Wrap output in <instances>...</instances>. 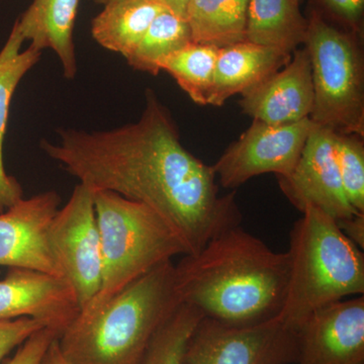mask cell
I'll return each instance as SVG.
<instances>
[{
  "mask_svg": "<svg viewBox=\"0 0 364 364\" xmlns=\"http://www.w3.org/2000/svg\"><path fill=\"white\" fill-rule=\"evenodd\" d=\"M145 100L134 123L105 131L60 129L58 141L40 146L79 183L152 208L193 255L240 225V210L233 195L220 193L213 166L184 147L156 93L148 88Z\"/></svg>",
  "mask_w": 364,
  "mask_h": 364,
  "instance_id": "cell-1",
  "label": "cell"
},
{
  "mask_svg": "<svg viewBox=\"0 0 364 364\" xmlns=\"http://www.w3.org/2000/svg\"><path fill=\"white\" fill-rule=\"evenodd\" d=\"M289 252H277L240 226L228 228L176 264L181 304L227 325L279 317L289 286Z\"/></svg>",
  "mask_w": 364,
  "mask_h": 364,
  "instance_id": "cell-2",
  "label": "cell"
},
{
  "mask_svg": "<svg viewBox=\"0 0 364 364\" xmlns=\"http://www.w3.org/2000/svg\"><path fill=\"white\" fill-rule=\"evenodd\" d=\"M181 305L176 264L168 261L97 310L79 313L58 337L60 350L69 364H139Z\"/></svg>",
  "mask_w": 364,
  "mask_h": 364,
  "instance_id": "cell-3",
  "label": "cell"
},
{
  "mask_svg": "<svg viewBox=\"0 0 364 364\" xmlns=\"http://www.w3.org/2000/svg\"><path fill=\"white\" fill-rule=\"evenodd\" d=\"M291 231L289 286L279 318L298 332L318 309L363 296L364 255L337 222L306 205Z\"/></svg>",
  "mask_w": 364,
  "mask_h": 364,
  "instance_id": "cell-4",
  "label": "cell"
},
{
  "mask_svg": "<svg viewBox=\"0 0 364 364\" xmlns=\"http://www.w3.org/2000/svg\"><path fill=\"white\" fill-rule=\"evenodd\" d=\"M102 246V286L80 313L97 310L163 263L186 255L183 244L152 208L107 191H93Z\"/></svg>",
  "mask_w": 364,
  "mask_h": 364,
  "instance_id": "cell-5",
  "label": "cell"
},
{
  "mask_svg": "<svg viewBox=\"0 0 364 364\" xmlns=\"http://www.w3.org/2000/svg\"><path fill=\"white\" fill-rule=\"evenodd\" d=\"M314 105L310 119L335 133L364 136V61L360 39L325 20L308 18Z\"/></svg>",
  "mask_w": 364,
  "mask_h": 364,
  "instance_id": "cell-6",
  "label": "cell"
},
{
  "mask_svg": "<svg viewBox=\"0 0 364 364\" xmlns=\"http://www.w3.org/2000/svg\"><path fill=\"white\" fill-rule=\"evenodd\" d=\"M298 354V332L279 317L248 326L203 318L189 339L186 363L291 364Z\"/></svg>",
  "mask_w": 364,
  "mask_h": 364,
  "instance_id": "cell-7",
  "label": "cell"
},
{
  "mask_svg": "<svg viewBox=\"0 0 364 364\" xmlns=\"http://www.w3.org/2000/svg\"><path fill=\"white\" fill-rule=\"evenodd\" d=\"M49 240L62 275L77 294L81 312L102 286V246L92 189L78 182L53 219Z\"/></svg>",
  "mask_w": 364,
  "mask_h": 364,
  "instance_id": "cell-8",
  "label": "cell"
},
{
  "mask_svg": "<svg viewBox=\"0 0 364 364\" xmlns=\"http://www.w3.org/2000/svg\"><path fill=\"white\" fill-rule=\"evenodd\" d=\"M313 126L310 117L279 126L253 119L213 166L219 183L232 189L262 174L289 176L301 157Z\"/></svg>",
  "mask_w": 364,
  "mask_h": 364,
  "instance_id": "cell-9",
  "label": "cell"
},
{
  "mask_svg": "<svg viewBox=\"0 0 364 364\" xmlns=\"http://www.w3.org/2000/svg\"><path fill=\"white\" fill-rule=\"evenodd\" d=\"M279 188L299 212L313 205L337 223L359 215L351 207L340 178L335 132L314 124L293 171L277 177Z\"/></svg>",
  "mask_w": 364,
  "mask_h": 364,
  "instance_id": "cell-10",
  "label": "cell"
},
{
  "mask_svg": "<svg viewBox=\"0 0 364 364\" xmlns=\"http://www.w3.org/2000/svg\"><path fill=\"white\" fill-rule=\"evenodd\" d=\"M61 203L57 191H48L21 198L0 213V267L63 277L49 240L50 227Z\"/></svg>",
  "mask_w": 364,
  "mask_h": 364,
  "instance_id": "cell-11",
  "label": "cell"
},
{
  "mask_svg": "<svg viewBox=\"0 0 364 364\" xmlns=\"http://www.w3.org/2000/svg\"><path fill=\"white\" fill-rule=\"evenodd\" d=\"M79 313L77 294L65 277L9 268L0 280V321L35 318L60 336Z\"/></svg>",
  "mask_w": 364,
  "mask_h": 364,
  "instance_id": "cell-12",
  "label": "cell"
},
{
  "mask_svg": "<svg viewBox=\"0 0 364 364\" xmlns=\"http://www.w3.org/2000/svg\"><path fill=\"white\" fill-rule=\"evenodd\" d=\"M299 364H364V296L318 309L298 331Z\"/></svg>",
  "mask_w": 364,
  "mask_h": 364,
  "instance_id": "cell-13",
  "label": "cell"
},
{
  "mask_svg": "<svg viewBox=\"0 0 364 364\" xmlns=\"http://www.w3.org/2000/svg\"><path fill=\"white\" fill-rule=\"evenodd\" d=\"M240 105L244 114L253 119L275 126L310 117L314 86L312 67L306 48L296 49L286 66L243 93Z\"/></svg>",
  "mask_w": 364,
  "mask_h": 364,
  "instance_id": "cell-14",
  "label": "cell"
},
{
  "mask_svg": "<svg viewBox=\"0 0 364 364\" xmlns=\"http://www.w3.org/2000/svg\"><path fill=\"white\" fill-rule=\"evenodd\" d=\"M291 55L248 41L221 48L208 105L222 107L230 97L259 85L286 66Z\"/></svg>",
  "mask_w": 364,
  "mask_h": 364,
  "instance_id": "cell-15",
  "label": "cell"
},
{
  "mask_svg": "<svg viewBox=\"0 0 364 364\" xmlns=\"http://www.w3.org/2000/svg\"><path fill=\"white\" fill-rule=\"evenodd\" d=\"M79 0H33L16 21L23 40L42 52L49 49L58 57L66 79L75 78L78 71L74 28Z\"/></svg>",
  "mask_w": 364,
  "mask_h": 364,
  "instance_id": "cell-16",
  "label": "cell"
},
{
  "mask_svg": "<svg viewBox=\"0 0 364 364\" xmlns=\"http://www.w3.org/2000/svg\"><path fill=\"white\" fill-rule=\"evenodd\" d=\"M23 43L25 40L14 23L9 39L0 50V213L23 198L20 182L7 173L4 159V136L14 91L42 55L32 46L21 50Z\"/></svg>",
  "mask_w": 364,
  "mask_h": 364,
  "instance_id": "cell-17",
  "label": "cell"
},
{
  "mask_svg": "<svg viewBox=\"0 0 364 364\" xmlns=\"http://www.w3.org/2000/svg\"><path fill=\"white\" fill-rule=\"evenodd\" d=\"M166 6L159 0H114L91 23V35L105 49L129 58L151 23Z\"/></svg>",
  "mask_w": 364,
  "mask_h": 364,
  "instance_id": "cell-18",
  "label": "cell"
},
{
  "mask_svg": "<svg viewBox=\"0 0 364 364\" xmlns=\"http://www.w3.org/2000/svg\"><path fill=\"white\" fill-rule=\"evenodd\" d=\"M299 0H249L246 41L293 54L305 44L308 18Z\"/></svg>",
  "mask_w": 364,
  "mask_h": 364,
  "instance_id": "cell-19",
  "label": "cell"
},
{
  "mask_svg": "<svg viewBox=\"0 0 364 364\" xmlns=\"http://www.w3.org/2000/svg\"><path fill=\"white\" fill-rule=\"evenodd\" d=\"M249 0H189L191 41L221 48L246 41Z\"/></svg>",
  "mask_w": 364,
  "mask_h": 364,
  "instance_id": "cell-20",
  "label": "cell"
},
{
  "mask_svg": "<svg viewBox=\"0 0 364 364\" xmlns=\"http://www.w3.org/2000/svg\"><path fill=\"white\" fill-rule=\"evenodd\" d=\"M191 42L186 16L166 7L153 20L135 51L126 60L136 71L158 75L161 72L159 62Z\"/></svg>",
  "mask_w": 364,
  "mask_h": 364,
  "instance_id": "cell-21",
  "label": "cell"
},
{
  "mask_svg": "<svg viewBox=\"0 0 364 364\" xmlns=\"http://www.w3.org/2000/svg\"><path fill=\"white\" fill-rule=\"evenodd\" d=\"M219 50L214 46L191 42L162 59L158 67L176 79L193 102L208 105Z\"/></svg>",
  "mask_w": 364,
  "mask_h": 364,
  "instance_id": "cell-22",
  "label": "cell"
},
{
  "mask_svg": "<svg viewBox=\"0 0 364 364\" xmlns=\"http://www.w3.org/2000/svg\"><path fill=\"white\" fill-rule=\"evenodd\" d=\"M203 318L200 311L181 304L158 330L139 364H186V347Z\"/></svg>",
  "mask_w": 364,
  "mask_h": 364,
  "instance_id": "cell-23",
  "label": "cell"
},
{
  "mask_svg": "<svg viewBox=\"0 0 364 364\" xmlns=\"http://www.w3.org/2000/svg\"><path fill=\"white\" fill-rule=\"evenodd\" d=\"M335 152L345 196L356 212L364 214L363 136L335 133Z\"/></svg>",
  "mask_w": 364,
  "mask_h": 364,
  "instance_id": "cell-24",
  "label": "cell"
},
{
  "mask_svg": "<svg viewBox=\"0 0 364 364\" xmlns=\"http://www.w3.org/2000/svg\"><path fill=\"white\" fill-rule=\"evenodd\" d=\"M318 11L325 20H331L341 30L358 36L363 35L364 0H315Z\"/></svg>",
  "mask_w": 364,
  "mask_h": 364,
  "instance_id": "cell-25",
  "label": "cell"
},
{
  "mask_svg": "<svg viewBox=\"0 0 364 364\" xmlns=\"http://www.w3.org/2000/svg\"><path fill=\"white\" fill-rule=\"evenodd\" d=\"M45 327L40 321L32 318L0 321V364L33 334Z\"/></svg>",
  "mask_w": 364,
  "mask_h": 364,
  "instance_id": "cell-26",
  "label": "cell"
},
{
  "mask_svg": "<svg viewBox=\"0 0 364 364\" xmlns=\"http://www.w3.org/2000/svg\"><path fill=\"white\" fill-rule=\"evenodd\" d=\"M58 337L55 330L43 328L18 347L9 364H40L50 345Z\"/></svg>",
  "mask_w": 364,
  "mask_h": 364,
  "instance_id": "cell-27",
  "label": "cell"
},
{
  "mask_svg": "<svg viewBox=\"0 0 364 364\" xmlns=\"http://www.w3.org/2000/svg\"><path fill=\"white\" fill-rule=\"evenodd\" d=\"M343 233L359 249L364 248V214L353 215L350 219L337 223Z\"/></svg>",
  "mask_w": 364,
  "mask_h": 364,
  "instance_id": "cell-28",
  "label": "cell"
},
{
  "mask_svg": "<svg viewBox=\"0 0 364 364\" xmlns=\"http://www.w3.org/2000/svg\"><path fill=\"white\" fill-rule=\"evenodd\" d=\"M40 364H69L60 350L58 338L54 340L50 345Z\"/></svg>",
  "mask_w": 364,
  "mask_h": 364,
  "instance_id": "cell-29",
  "label": "cell"
},
{
  "mask_svg": "<svg viewBox=\"0 0 364 364\" xmlns=\"http://www.w3.org/2000/svg\"><path fill=\"white\" fill-rule=\"evenodd\" d=\"M93 1H95V4H100V6H105V4L114 1V0H93ZM159 1L162 2V4H165L167 7H169V9L177 11V13L184 14L189 0H159Z\"/></svg>",
  "mask_w": 364,
  "mask_h": 364,
  "instance_id": "cell-30",
  "label": "cell"
},
{
  "mask_svg": "<svg viewBox=\"0 0 364 364\" xmlns=\"http://www.w3.org/2000/svg\"><path fill=\"white\" fill-rule=\"evenodd\" d=\"M299 1H301V0H299Z\"/></svg>",
  "mask_w": 364,
  "mask_h": 364,
  "instance_id": "cell-31",
  "label": "cell"
}]
</instances>
